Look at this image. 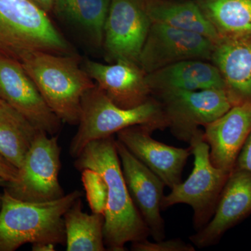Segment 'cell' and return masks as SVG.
Returning <instances> with one entry per match:
<instances>
[{
	"instance_id": "cell-1",
	"label": "cell",
	"mask_w": 251,
	"mask_h": 251,
	"mask_svg": "<svg viewBox=\"0 0 251 251\" xmlns=\"http://www.w3.org/2000/svg\"><path fill=\"white\" fill-rule=\"evenodd\" d=\"M75 158L77 171L99 172L108 186L103 230L106 250L124 251L127 243L148 239L150 231L130 198L113 135L90 142Z\"/></svg>"
},
{
	"instance_id": "cell-2",
	"label": "cell",
	"mask_w": 251,
	"mask_h": 251,
	"mask_svg": "<svg viewBox=\"0 0 251 251\" xmlns=\"http://www.w3.org/2000/svg\"><path fill=\"white\" fill-rule=\"evenodd\" d=\"M80 191L55 201L31 202L21 201L3 191L0 206V251H14L25 244L50 243L66 246L64 215Z\"/></svg>"
},
{
	"instance_id": "cell-3",
	"label": "cell",
	"mask_w": 251,
	"mask_h": 251,
	"mask_svg": "<svg viewBox=\"0 0 251 251\" xmlns=\"http://www.w3.org/2000/svg\"><path fill=\"white\" fill-rule=\"evenodd\" d=\"M21 64L59 120L78 125L81 100L95 83L81 67L77 54L34 52L26 56Z\"/></svg>"
},
{
	"instance_id": "cell-4",
	"label": "cell",
	"mask_w": 251,
	"mask_h": 251,
	"mask_svg": "<svg viewBox=\"0 0 251 251\" xmlns=\"http://www.w3.org/2000/svg\"><path fill=\"white\" fill-rule=\"evenodd\" d=\"M38 52L75 53L49 14L30 0H0V56L21 62Z\"/></svg>"
},
{
	"instance_id": "cell-5",
	"label": "cell",
	"mask_w": 251,
	"mask_h": 251,
	"mask_svg": "<svg viewBox=\"0 0 251 251\" xmlns=\"http://www.w3.org/2000/svg\"><path fill=\"white\" fill-rule=\"evenodd\" d=\"M135 125L145 126L153 131L166 128L159 102L152 97L135 108H121L95 83L81 100L78 128L71 141L69 153L76 158L90 142L108 138Z\"/></svg>"
},
{
	"instance_id": "cell-6",
	"label": "cell",
	"mask_w": 251,
	"mask_h": 251,
	"mask_svg": "<svg viewBox=\"0 0 251 251\" xmlns=\"http://www.w3.org/2000/svg\"><path fill=\"white\" fill-rule=\"evenodd\" d=\"M194 156L192 173L187 179L171 188L164 196L162 209L177 204L191 206L193 225L196 230L202 229L210 221L215 211L229 173L216 168L211 163L209 146L200 129L189 143Z\"/></svg>"
},
{
	"instance_id": "cell-7",
	"label": "cell",
	"mask_w": 251,
	"mask_h": 251,
	"mask_svg": "<svg viewBox=\"0 0 251 251\" xmlns=\"http://www.w3.org/2000/svg\"><path fill=\"white\" fill-rule=\"evenodd\" d=\"M61 148L58 137L38 130L17 177L6 183L5 191L15 198L31 202L55 201L65 196L59 184Z\"/></svg>"
},
{
	"instance_id": "cell-8",
	"label": "cell",
	"mask_w": 251,
	"mask_h": 251,
	"mask_svg": "<svg viewBox=\"0 0 251 251\" xmlns=\"http://www.w3.org/2000/svg\"><path fill=\"white\" fill-rule=\"evenodd\" d=\"M153 97L161 104L167 128L188 143L201 126H205L232 106L224 89L165 92Z\"/></svg>"
},
{
	"instance_id": "cell-9",
	"label": "cell",
	"mask_w": 251,
	"mask_h": 251,
	"mask_svg": "<svg viewBox=\"0 0 251 251\" xmlns=\"http://www.w3.org/2000/svg\"><path fill=\"white\" fill-rule=\"evenodd\" d=\"M151 25L146 0H110L102 49L107 63L138 64Z\"/></svg>"
},
{
	"instance_id": "cell-10",
	"label": "cell",
	"mask_w": 251,
	"mask_h": 251,
	"mask_svg": "<svg viewBox=\"0 0 251 251\" xmlns=\"http://www.w3.org/2000/svg\"><path fill=\"white\" fill-rule=\"evenodd\" d=\"M215 44L204 36L158 23H151L138 64L147 74L189 60L210 61Z\"/></svg>"
},
{
	"instance_id": "cell-11",
	"label": "cell",
	"mask_w": 251,
	"mask_h": 251,
	"mask_svg": "<svg viewBox=\"0 0 251 251\" xmlns=\"http://www.w3.org/2000/svg\"><path fill=\"white\" fill-rule=\"evenodd\" d=\"M0 97L50 135L59 131L62 122L54 113L23 64L0 56Z\"/></svg>"
},
{
	"instance_id": "cell-12",
	"label": "cell",
	"mask_w": 251,
	"mask_h": 251,
	"mask_svg": "<svg viewBox=\"0 0 251 251\" xmlns=\"http://www.w3.org/2000/svg\"><path fill=\"white\" fill-rule=\"evenodd\" d=\"M116 148L132 201L153 240H163L166 232L161 211L166 184L118 140H116Z\"/></svg>"
},
{
	"instance_id": "cell-13",
	"label": "cell",
	"mask_w": 251,
	"mask_h": 251,
	"mask_svg": "<svg viewBox=\"0 0 251 251\" xmlns=\"http://www.w3.org/2000/svg\"><path fill=\"white\" fill-rule=\"evenodd\" d=\"M153 132L145 126H133L119 131L117 140L155 173L166 186L172 188L182 181L183 169L188 157L192 154V150L191 147L176 148L154 140L151 137Z\"/></svg>"
},
{
	"instance_id": "cell-14",
	"label": "cell",
	"mask_w": 251,
	"mask_h": 251,
	"mask_svg": "<svg viewBox=\"0 0 251 251\" xmlns=\"http://www.w3.org/2000/svg\"><path fill=\"white\" fill-rule=\"evenodd\" d=\"M251 214V173L234 168L223 188L212 218L189 239L199 249L210 247Z\"/></svg>"
},
{
	"instance_id": "cell-15",
	"label": "cell",
	"mask_w": 251,
	"mask_h": 251,
	"mask_svg": "<svg viewBox=\"0 0 251 251\" xmlns=\"http://www.w3.org/2000/svg\"><path fill=\"white\" fill-rule=\"evenodd\" d=\"M83 68L108 98L121 108H135L153 97L147 74L137 63L103 64L86 59Z\"/></svg>"
},
{
	"instance_id": "cell-16",
	"label": "cell",
	"mask_w": 251,
	"mask_h": 251,
	"mask_svg": "<svg viewBox=\"0 0 251 251\" xmlns=\"http://www.w3.org/2000/svg\"><path fill=\"white\" fill-rule=\"evenodd\" d=\"M204 127L203 137L209 146L211 163L229 174L251 132V106L234 105Z\"/></svg>"
},
{
	"instance_id": "cell-17",
	"label": "cell",
	"mask_w": 251,
	"mask_h": 251,
	"mask_svg": "<svg viewBox=\"0 0 251 251\" xmlns=\"http://www.w3.org/2000/svg\"><path fill=\"white\" fill-rule=\"evenodd\" d=\"M211 62L219 71L232 106H251V36L220 39Z\"/></svg>"
},
{
	"instance_id": "cell-18",
	"label": "cell",
	"mask_w": 251,
	"mask_h": 251,
	"mask_svg": "<svg viewBox=\"0 0 251 251\" xmlns=\"http://www.w3.org/2000/svg\"><path fill=\"white\" fill-rule=\"evenodd\" d=\"M153 96L178 91L224 89L222 77L210 61L189 59L175 63L147 74Z\"/></svg>"
},
{
	"instance_id": "cell-19",
	"label": "cell",
	"mask_w": 251,
	"mask_h": 251,
	"mask_svg": "<svg viewBox=\"0 0 251 251\" xmlns=\"http://www.w3.org/2000/svg\"><path fill=\"white\" fill-rule=\"evenodd\" d=\"M110 0H55L53 11L87 46L103 49Z\"/></svg>"
},
{
	"instance_id": "cell-20",
	"label": "cell",
	"mask_w": 251,
	"mask_h": 251,
	"mask_svg": "<svg viewBox=\"0 0 251 251\" xmlns=\"http://www.w3.org/2000/svg\"><path fill=\"white\" fill-rule=\"evenodd\" d=\"M146 6L151 23H161L181 30L197 33L214 44L221 39L194 0H146Z\"/></svg>"
},
{
	"instance_id": "cell-21",
	"label": "cell",
	"mask_w": 251,
	"mask_h": 251,
	"mask_svg": "<svg viewBox=\"0 0 251 251\" xmlns=\"http://www.w3.org/2000/svg\"><path fill=\"white\" fill-rule=\"evenodd\" d=\"M38 130L25 117L0 97V154L19 168Z\"/></svg>"
},
{
	"instance_id": "cell-22",
	"label": "cell",
	"mask_w": 251,
	"mask_h": 251,
	"mask_svg": "<svg viewBox=\"0 0 251 251\" xmlns=\"http://www.w3.org/2000/svg\"><path fill=\"white\" fill-rule=\"evenodd\" d=\"M67 251H105L103 214H87L78 198L64 215Z\"/></svg>"
},
{
	"instance_id": "cell-23",
	"label": "cell",
	"mask_w": 251,
	"mask_h": 251,
	"mask_svg": "<svg viewBox=\"0 0 251 251\" xmlns=\"http://www.w3.org/2000/svg\"><path fill=\"white\" fill-rule=\"evenodd\" d=\"M220 39L251 36V0H194Z\"/></svg>"
},
{
	"instance_id": "cell-24",
	"label": "cell",
	"mask_w": 251,
	"mask_h": 251,
	"mask_svg": "<svg viewBox=\"0 0 251 251\" xmlns=\"http://www.w3.org/2000/svg\"><path fill=\"white\" fill-rule=\"evenodd\" d=\"M86 198L92 213L105 215L108 202V186L102 175L92 169L80 172Z\"/></svg>"
},
{
	"instance_id": "cell-25",
	"label": "cell",
	"mask_w": 251,
	"mask_h": 251,
	"mask_svg": "<svg viewBox=\"0 0 251 251\" xmlns=\"http://www.w3.org/2000/svg\"><path fill=\"white\" fill-rule=\"evenodd\" d=\"M132 251H195L194 246L184 242L181 239H169V240L157 241L151 242L148 239L131 243Z\"/></svg>"
},
{
	"instance_id": "cell-26",
	"label": "cell",
	"mask_w": 251,
	"mask_h": 251,
	"mask_svg": "<svg viewBox=\"0 0 251 251\" xmlns=\"http://www.w3.org/2000/svg\"><path fill=\"white\" fill-rule=\"evenodd\" d=\"M234 168L251 173V132L238 156Z\"/></svg>"
},
{
	"instance_id": "cell-27",
	"label": "cell",
	"mask_w": 251,
	"mask_h": 251,
	"mask_svg": "<svg viewBox=\"0 0 251 251\" xmlns=\"http://www.w3.org/2000/svg\"><path fill=\"white\" fill-rule=\"evenodd\" d=\"M18 168L0 154V178L6 182L14 181L17 177Z\"/></svg>"
},
{
	"instance_id": "cell-28",
	"label": "cell",
	"mask_w": 251,
	"mask_h": 251,
	"mask_svg": "<svg viewBox=\"0 0 251 251\" xmlns=\"http://www.w3.org/2000/svg\"><path fill=\"white\" fill-rule=\"evenodd\" d=\"M30 1L37 5L39 8L45 11L48 14L53 11L55 0H30Z\"/></svg>"
},
{
	"instance_id": "cell-29",
	"label": "cell",
	"mask_w": 251,
	"mask_h": 251,
	"mask_svg": "<svg viewBox=\"0 0 251 251\" xmlns=\"http://www.w3.org/2000/svg\"><path fill=\"white\" fill-rule=\"evenodd\" d=\"M56 245L50 243H37L31 244V250L33 251H54Z\"/></svg>"
},
{
	"instance_id": "cell-30",
	"label": "cell",
	"mask_w": 251,
	"mask_h": 251,
	"mask_svg": "<svg viewBox=\"0 0 251 251\" xmlns=\"http://www.w3.org/2000/svg\"><path fill=\"white\" fill-rule=\"evenodd\" d=\"M6 181L4 179L0 178V188H4L6 184ZM1 196H2V193H0V206H1Z\"/></svg>"
}]
</instances>
